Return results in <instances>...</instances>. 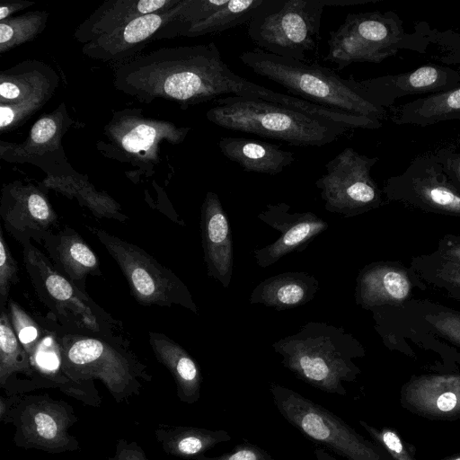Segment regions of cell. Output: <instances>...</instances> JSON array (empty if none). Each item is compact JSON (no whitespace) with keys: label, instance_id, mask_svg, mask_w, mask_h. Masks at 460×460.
Segmentation results:
<instances>
[{"label":"cell","instance_id":"cell-14","mask_svg":"<svg viewBox=\"0 0 460 460\" xmlns=\"http://www.w3.org/2000/svg\"><path fill=\"white\" fill-rule=\"evenodd\" d=\"M383 194L424 212L460 217V193L445 174L433 152L419 155L403 172L389 177Z\"/></svg>","mask_w":460,"mask_h":460},{"label":"cell","instance_id":"cell-15","mask_svg":"<svg viewBox=\"0 0 460 460\" xmlns=\"http://www.w3.org/2000/svg\"><path fill=\"white\" fill-rule=\"evenodd\" d=\"M60 77L48 64L23 60L0 73V132L16 129L53 96Z\"/></svg>","mask_w":460,"mask_h":460},{"label":"cell","instance_id":"cell-13","mask_svg":"<svg viewBox=\"0 0 460 460\" xmlns=\"http://www.w3.org/2000/svg\"><path fill=\"white\" fill-rule=\"evenodd\" d=\"M378 160L352 147L344 148L331 159L325 164V173L315 181L324 208L343 217H352L382 206L383 191L370 174Z\"/></svg>","mask_w":460,"mask_h":460},{"label":"cell","instance_id":"cell-41","mask_svg":"<svg viewBox=\"0 0 460 460\" xmlns=\"http://www.w3.org/2000/svg\"><path fill=\"white\" fill-rule=\"evenodd\" d=\"M197 460H275L272 456L257 445L245 442L236 445L230 452L218 456H201Z\"/></svg>","mask_w":460,"mask_h":460},{"label":"cell","instance_id":"cell-47","mask_svg":"<svg viewBox=\"0 0 460 460\" xmlns=\"http://www.w3.org/2000/svg\"><path fill=\"white\" fill-rule=\"evenodd\" d=\"M449 297L454 298L460 302V288L446 289Z\"/></svg>","mask_w":460,"mask_h":460},{"label":"cell","instance_id":"cell-20","mask_svg":"<svg viewBox=\"0 0 460 460\" xmlns=\"http://www.w3.org/2000/svg\"><path fill=\"white\" fill-rule=\"evenodd\" d=\"M182 1L170 9L136 18L116 31L83 45L82 53L92 59L116 64L132 59L179 14Z\"/></svg>","mask_w":460,"mask_h":460},{"label":"cell","instance_id":"cell-4","mask_svg":"<svg viewBox=\"0 0 460 460\" xmlns=\"http://www.w3.org/2000/svg\"><path fill=\"white\" fill-rule=\"evenodd\" d=\"M206 112L211 123L294 146H321L335 141L348 128L260 99L226 96Z\"/></svg>","mask_w":460,"mask_h":460},{"label":"cell","instance_id":"cell-8","mask_svg":"<svg viewBox=\"0 0 460 460\" xmlns=\"http://www.w3.org/2000/svg\"><path fill=\"white\" fill-rule=\"evenodd\" d=\"M189 127L144 115L141 108L113 111L103 128L104 139L97 141L98 151L105 157L129 164L137 172L150 176L161 163V146L182 143Z\"/></svg>","mask_w":460,"mask_h":460},{"label":"cell","instance_id":"cell-29","mask_svg":"<svg viewBox=\"0 0 460 460\" xmlns=\"http://www.w3.org/2000/svg\"><path fill=\"white\" fill-rule=\"evenodd\" d=\"M388 113L391 121L396 125L426 127L456 119L460 113V84L399 106H393Z\"/></svg>","mask_w":460,"mask_h":460},{"label":"cell","instance_id":"cell-42","mask_svg":"<svg viewBox=\"0 0 460 460\" xmlns=\"http://www.w3.org/2000/svg\"><path fill=\"white\" fill-rule=\"evenodd\" d=\"M106 460H149L144 449L136 441L119 438L116 442L114 455Z\"/></svg>","mask_w":460,"mask_h":460},{"label":"cell","instance_id":"cell-40","mask_svg":"<svg viewBox=\"0 0 460 460\" xmlns=\"http://www.w3.org/2000/svg\"><path fill=\"white\" fill-rule=\"evenodd\" d=\"M433 154L449 181L460 193V152L448 146L435 150Z\"/></svg>","mask_w":460,"mask_h":460},{"label":"cell","instance_id":"cell-28","mask_svg":"<svg viewBox=\"0 0 460 460\" xmlns=\"http://www.w3.org/2000/svg\"><path fill=\"white\" fill-rule=\"evenodd\" d=\"M217 145L227 159L238 164L248 172L275 175L295 161L291 151L265 141L225 137L220 138Z\"/></svg>","mask_w":460,"mask_h":460},{"label":"cell","instance_id":"cell-9","mask_svg":"<svg viewBox=\"0 0 460 460\" xmlns=\"http://www.w3.org/2000/svg\"><path fill=\"white\" fill-rule=\"evenodd\" d=\"M324 7L323 0H277L250 21L248 36L266 52L308 63Z\"/></svg>","mask_w":460,"mask_h":460},{"label":"cell","instance_id":"cell-26","mask_svg":"<svg viewBox=\"0 0 460 460\" xmlns=\"http://www.w3.org/2000/svg\"><path fill=\"white\" fill-rule=\"evenodd\" d=\"M149 344L155 358L171 373L178 399L193 404L200 398L202 376L196 360L178 342L166 334L148 332Z\"/></svg>","mask_w":460,"mask_h":460},{"label":"cell","instance_id":"cell-25","mask_svg":"<svg viewBox=\"0 0 460 460\" xmlns=\"http://www.w3.org/2000/svg\"><path fill=\"white\" fill-rule=\"evenodd\" d=\"M181 0H109L101 4L80 23L74 38L82 44L89 43L128 24L140 16L167 10Z\"/></svg>","mask_w":460,"mask_h":460},{"label":"cell","instance_id":"cell-27","mask_svg":"<svg viewBox=\"0 0 460 460\" xmlns=\"http://www.w3.org/2000/svg\"><path fill=\"white\" fill-rule=\"evenodd\" d=\"M319 287L318 279L307 272H284L260 282L253 288L249 302L278 311L291 309L311 301Z\"/></svg>","mask_w":460,"mask_h":460},{"label":"cell","instance_id":"cell-37","mask_svg":"<svg viewBox=\"0 0 460 460\" xmlns=\"http://www.w3.org/2000/svg\"><path fill=\"white\" fill-rule=\"evenodd\" d=\"M18 280L17 261L0 229V308L7 306L11 287L17 284Z\"/></svg>","mask_w":460,"mask_h":460},{"label":"cell","instance_id":"cell-16","mask_svg":"<svg viewBox=\"0 0 460 460\" xmlns=\"http://www.w3.org/2000/svg\"><path fill=\"white\" fill-rule=\"evenodd\" d=\"M74 123L66 104L42 115L21 143L0 141V158L8 163L31 164L48 176L64 177L77 173L67 162L62 138Z\"/></svg>","mask_w":460,"mask_h":460},{"label":"cell","instance_id":"cell-2","mask_svg":"<svg viewBox=\"0 0 460 460\" xmlns=\"http://www.w3.org/2000/svg\"><path fill=\"white\" fill-rule=\"evenodd\" d=\"M282 365L297 378L329 394L346 395L344 382L361 373L354 359L362 358L361 343L343 327L308 322L294 334L272 344Z\"/></svg>","mask_w":460,"mask_h":460},{"label":"cell","instance_id":"cell-36","mask_svg":"<svg viewBox=\"0 0 460 460\" xmlns=\"http://www.w3.org/2000/svg\"><path fill=\"white\" fill-rule=\"evenodd\" d=\"M413 31L420 35L429 45L438 48V54L432 58L442 64L460 67V33L447 29L439 31L432 28L427 22H416Z\"/></svg>","mask_w":460,"mask_h":460},{"label":"cell","instance_id":"cell-17","mask_svg":"<svg viewBox=\"0 0 460 460\" xmlns=\"http://www.w3.org/2000/svg\"><path fill=\"white\" fill-rule=\"evenodd\" d=\"M0 216L6 231L20 243L33 240L40 244L59 226L58 216L45 192L20 181L3 186Z\"/></svg>","mask_w":460,"mask_h":460},{"label":"cell","instance_id":"cell-24","mask_svg":"<svg viewBox=\"0 0 460 460\" xmlns=\"http://www.w3.org/2000/svg\"><path fill=\"white\" fill-rule=\"evenodd\" d=\"M43 246L54 268L83 292L89 276L102 275L95 252L73 228L65 226L44 238Z\"/></svg>","mask_w":460,"mask_h":460},{"label":"cell","instance_id":"cell-3","mask_svg":"<svg viewBox=\"0 0 460 460\" xmlns=\"http://www.w3.org/2000/svg\"><path fill=\"white\" fill-rule=\"evenodd\" d=\"M48 318L58 339L63 372L69 379L77 383L100 380L117 403H129L152 381L147 366L130 349L125 336L73 332Z\"/></svg>","mask_w":460,"mask_h":460},{"label":"cell","instance_id":"cell-7","mask_svg":"<svg viewBox=\"0 0 460 460\" xmlns=\"http://www.w3.org/2000/svg\"><path fill=\"white\" fill-rule=\"evenodd\" d=\"M324 61L341 70L353 63H380L401 49L423 53L424 44L414 31L407 33L397 13H349L337 30L330 31Z\"/></svg>","mask_w":460,"mask_h":460},{"label":"cell","instance_id":"cell-43","mask_svg":"<svg viewBox=\"0 0 460 460\" xmlns=\"http://www.w3.org/2000/svg\"><path fill=\"white\" fill-rule=\"evenodd\" d=\"M436 252L449 261L460 263V234H445L438 241Z\"/></svg>","mask_w":460,"mask_h":460},{"label":"cell","instance_id":"cell-38","mask_svg":"<svg viewBox=\"0 0 460 460\" xmlns=\"http://www.w3.org/2000/svg\"><path fill=\"white\" fill-rule=\"evenodd\" d=\"M359 424L394 459L417 460L394 430L387 428L376 429L364 420H359Z\"/></svg>","mask_w":460,"mask_h":460},{"label":"cell","instance_id":"cell-45","mask_svg":"<svg viewBox=\"0 0 460 460\" xmlns=\"http://www.w3.org/2000/svg\"><path fill=\"white\" fill-rule=\"evenodd\" d=\"M34 4V2L30 1H2L0 4V22L12 17L13 13L31 6Z\"/></svg>","mask_w":460,"mask_h":460},{"label":"cell","instance_id":"cell-5","mask_svg":"<svg viewBox=\"0 0 460 460\" xmlns=\"http://www.w3.org/2000/svg\"><path fill=\"white\" fill-rule=\"evenodd\" d=\"M240 59L255 74L312 103L382 122L389 119L388 111L360 95L349 77L341 78L330 68L279 57L259 48L244 51Z\"/></svg>","mask_w":460,"mask_h":460},{"label":"cell","instance_id":"cell-19","mask_svg":"<svg viewBox=\"0 0 460 460\" xmlns=\"http://www.w3.org/2000/svg\"><path fill=\"white\" fill-rule=\"evenodd\" d=\"M289 210L288 204L279 202L267 204L265 210L257 215L261 222L280 233L273 243L253 250V258L261 268L265 269L293 252H302L329 227L328 223L314 212Z\"/></svg>","mask_w":460,"mask_h":460},{"label":"cell","instance_id":"cell-12","mask_svg":"<svg viewBox=\"0 0 460 460\" xmlns=\"http://www.w3.org/2000/svg\"><path fill=\"white\" fill-rule=\"evenodd\" d=\"M77 421L71 404L49 394H22L8 419V424L14 427L16 447L50 454L80 449L77 438L68 432Z\"/></svg>","mask_w":460,"mask_h":460},{"label":"cell","instance_id":"cell-31","mask_svg":"<svg viewBox=\"0 0 460 460\" xmlns=\"http://www.w3.org/2000/svg\"><path fill=\"white\" fill-rule=\"evenodd\" d=\"M155 436L164 453L182 459H197L217 445L232 439L224 429L167 424L158 425Z\"/></svg>","mask_w":460,"mask_h":460},{"label":"cell","instance_id":"cell-22","mask_svg":"<svg viewBox=\"0 0 460 460\" xmlns=\"http://www.w3.org/2000/svg\"><path fill=\"white\" fill-rule=\"evenodd\" d=\"M413 277V271L399 262L369 263L356 278V304L367 310L401 305L411 296Z\"/></svg>","mask_w":460,"mask_h":460},{"label":"cell","instance_id":"cell-39","mask_svg":"<svg viewBox=\"0 0 460 460\" xmlns=\"http://www.w3.org/2000/svg\"><path fill=\"white\" fill-rule=\"evenodd\" d=\"M426 321L439 336L460 346L459 312L446 309L438 314H428Z\"/></svg>","mask_w":460,"mask_h":460},{"label":"cell","instance_id":"cell-10","mask_svg":"<svg viewBox=\"0 0 460 460\" xmlns=\"http://www.w3.org/2000/svg\"><path fill=\"white\" fill-rule=\"evenodd\" d=\"M123 273L131 295L143 305L182 306L194 314L198 307L186 284L141 247L103 229L86 225Z\"/></svg>","mask_w":460,"mask_h":460},{"label":"cell","instance_id":"cell-23","mask_svg":"<svg viewBox=\"0 0 460 460\" xmlns=\"http://www.w3.org/2000/svg\"><path fill=\"white\" fill-rule=\"evenodd\" d=\"M402 404L429 418L460 417V374L422 375L411 378L402 388Z\"/></svg>","mask_w":460,"mask_h":460},{"label":"cell","instance_id":"cell-18","mask_svg":"<svg viewBox=\"0 0 460 460\" xmlns=\"http://www.w3.org/2000/svg\"><path fill=\"white\" fill-rule=\"evenodd\" d=\"M354 88L370 102L389 110L397 99L414 94L437 93L460 84V71L449 66L426 64L414 70L376 78L356 80Z\"/></svg>","mask_w":460,"mask_h":460},{"label":"cell","instance_id":"cell-33","mask_svg":"<svg viewBox=\"0 0 460 460\" xmlns=\"http://www.w3.org/2000/svg\"><path fill=\"white\" fill-rule=\"evenodd\" d=\"M277 0H226L203 20L190 25L181 34L184 37H199L217 33L250 22L262 11L272 6Z\"/></svg>","mask_w":460,"mask_h":460},{"label":"cell","instance_id":"cell-6","mask_svg":"<svg viewBox=\"0 0 460 460\" xmlns=\"http://www.w3.org/2000/svg\"><path fill=\"white\" fill-rule=\"evenodd\" d=\"M21 244L26 272L39 299L49 309L48 317L73 332L124 336L122 323L62 276L31 240Z\"/></svg>","mask_w":460,"mask_h":460},{"label":"cell","instance_id":"cell-30","mask_svg":"<svg viewBox=\"0 0 460 460\" xmlns=\"http://www.w3.org/2000/svg\"><path fill=\"white\" fill-rule=\"evenodd\" d=\"M19 375L26 378V392L35 389V372L13 330L6 306L0 308V386L7 395L16 394Z\"/></svg>","mask_w":460,"mask_h":460},{"label":"cell","instance_id":"cell-50","mask_svg":"<svg viewBox=\"0 0 460 460\" xmlns=\"http://www.w3.org/2000/svg\"><path fill=\"white\" fill-rule=\"evenodd\" d=\"M458 70L460 71V67H459V69H458Z\"/></svg>","mask_w":460,"mask_h":460},{"label":"cell","instance_id":"cell-32","mask_svg":"<svg viewBox=\"0 0 460 460\" xmlns=\"http://www.w3.org/2000/svg\"><path fill=\"white\" fill-rule=\"evenodd\" d=\"M43 185L69 199H76L81 206L88 208L96 217L119 222L128 219L115 199L106 192L98 191L85 177L79 173L64 177L47 176Z\"/></svg>","mask_w":460,"mask_h":460},{"label":"cell","instance_id":"cell-11","mask_svg":"<svg viewBox=\"0 0 460 460\" xmlns=\"http://www.w3.org/2000/svg\"><path fill=\"white\" fill-rule=\"evenodd\" d=\"M270 392L282 418L307 438L347 460H384L376 447L323 406L276 383Z\"/></svg>","mask_w":460,"mask_h":460},{"label":"cell","instance_id":"cell-35","mask_svg":"<svg viewBox=\"0 0 460 460\" xmlns=\"http://www.w3.org/2000/svg\"><path fill=\"white\" fill-rule=\"evenodd\" d=\"M410 269L429 285L445 290L460 288V263L442 257L436 251L413 257Z\"/></svg>","mask_w":460,"mask_h":460},{"label":"cell","instance_id":"cell-46","mask_svg":"<svg viewBox=\"0 0 460 460\" xmlns=\"http://www.w3.org/2000/svg\"><path fill=\"white\" fill-rule=\"evenodd\" d=\"M316 460H338L326 449L323 447H317L314 451Z\"/></svg>","mask_w":460,"mask_h":460},{"label":"cell","instance_id":"cell-21","mask_svg":"<svg viewBox=\"0 0 460 460\" xmlns=\"http://www.w3.org/2000/svg\"><path fill=\"white\" fill-rule=\"evenodd\" d=\"M200 231L207 275L227 288L234 270V243L218 195L208 191L201 205Z\"/></svg>","mask_w":460,"mask_h":460},{"label":"cell","instance_id":"cell-48","mask_svg":"<svg viewBox=\"0 0 460 460\" xmlns=\"http://www.w3.org/2000/svg\"><path fill=\"white\" fill-rule=\"evenodd\" d=\"M442 460H460V454L443 458Z\"/></svg>","mask_w":460,"mask_h":460},{"label":"cell","instance_id":"cell-34","mask_svg":"<svg viewBox=\"0 0 460 460\" xmlns=\"http://www.w3.org/2000/svg\"><path fill=\"white\" fill-rule=\"evenodd\" d=\"M49 13L47 11H31L0 22V53L31 41L46 28Z\"/></svg>","mask_w":460,"mask_h":460},{"label":"cell","instance_id":"cell-44","mask_svg":"<svg viewBox=\"0 0 460 460\" xmlns=\"http://www.w3.org/2000/svg\"><path fill=\"white\" fill-rule=\"evenodd\" d=\"M22 394L0 396V421L8 424L9 415L14 406L19 402Z\"/></svg>","mask_w":460,"mask_h":460},{"label":"cell","instance_id":"cell-1","mask_svg":"<svg viewBox=\"0 0 460 460\" xmlns=\"http://www.w3.org/2000/svg\"><path fill=\"white\" fill-rule=\"evenodd\" d=\"M114 88L139 102L162 99L181 109L220 95L279 103L281 93L239 76L222 59L214 42L161 48L116 64Z\"/></svg>","mask_w":460,"mask_h":460},{"label":"cell","instance_id":"cell-49","mask_svg":"<svg viewBox=\"0 0 460 460\" xmlns=\"http://www.w3.org/2000/svg\"><path fill=\"white\" fill-rule=\"evenodd\" d=\"M456 119H460V113L456 117Z\"/></svg>","mask_w":460,"mask_h":460}]
</instances>
